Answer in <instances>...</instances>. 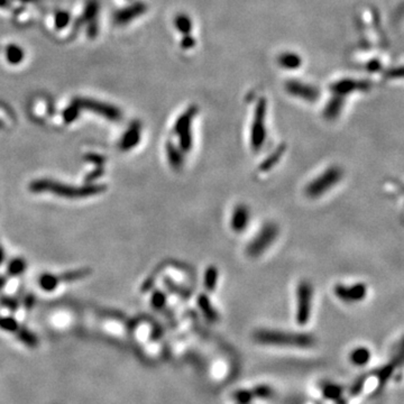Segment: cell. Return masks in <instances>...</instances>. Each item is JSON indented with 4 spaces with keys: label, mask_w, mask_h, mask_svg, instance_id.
I'll use <instances>...</instances> for the list:
<instances>
[{
    "label": "cell",
    "mask_w": 404,
    "mask_h": 404,
    "mask_svg": "<svg viewBox=\"0 0 404 404\" xmlns=\"http://www.w3.org/2000/svg\"><path fill=\"white\" fill-rule=\"evenodd\" d=\"M285 150H286L285 145L278 146L271 155H268L266 159L262 162V164H260L258 168L259 172H267V171L273 169L274 166H275L282 159V156H283V154H284Z\"/></svg>",
    "instance_id": "14"
},
{
    "label": "cell",
    "mask_w": 404,
    "mask_h": 404,
    "mask_svg": "<svg viewBox=\"0 0 404 404\" xmlns=\"http://www.w3.org/2000/svg\"><path fill=\"white\" fill-rule=\"evenodd\" d=\"M199 109L196 106L189 107L183 114L179 117L174 124V133L179 137V146L182 152L191 151L193 146L192 121L195 119Z\"/></svg>",
    "instance_id": "5"
},
{
    "label": "cell",
    "mask_w": 404,
    "mask_h": 404,
    "mask_svg": "<svg viewBox=\"0 0 404 404\" xmlns=\"http://www.w3.org/2000/svg\"><path fill=\"white\" fill-rule=\"evenodd\" d=\"M250 221V211L245 204L237 205L232 211L230 218V228L235 232L245 231Z\"/></svg>",
    "instance_id": "10"
},
{
    "label": "cell",
    "mask_w": 404,
    "mask_h": 404,
    "mask_svg": "<svg viewBox=\"0 0 404 404\" xmlns=\"http://www.w3.org/2000/svg\"><path fill=\"white\" fill-rule=\"evenodd\" d=\"M219 278V272L218 268L215 266H209L204 271L203 276V285L204 289L208 292H213L217 287Z\"/></svg>",
    "instance_id": "16"
},
{
    "label": "cell",
    "mask_w": 404,
    "mask_h": 404,
    "mask_svg": "<svg viewBox=\"0 0 404 404\" xmlns=\"http://www.w3.org/2000/svg\"><path fill=\"white\" fill-rule=\"evenodd\" d=\"M371 358V352L370 349L365 347H358L354 349L352 354H350V361H352L355 365L363 366L370 362Z\"/></svg>",
    "instance_id": "18"
},
{
    "label": "cell",
    "mask_w": 404,
    "mask_h": 404,
    "mask_svg": "<svg viewBox=\"0 0 404 404\" xmlns=\"http://www.w3.org/2000/svg\"><path fill=\"white\" fill-rule=\"evenodd\" d=\"M382 69H383V64H382V61L380 58H373L370 62H367L366 64V70L372 72V73L380 72Z\"/></svg>",
    "instance_id": "22"
},
{
    "label": "cell",
    "mask_w": 404,
    "mask_h": 404,
    "mask_svg": "<svg viewBox=\"0 0 404 404\" xmlns=\"http://www.w3.org/2000/svg\"><path fill=\"white\" fill-rule=\"evenodd\" d=\"M280 232V229L274 222H267L262 227V229L257 232L253 239L249 241V244L246 247V253L249 257H258L263 255L269 247L273 245V242L276 240Z\"/></svg>",
    "instance_id": "4"
},
{
    "label": "cell",
    "mask_w": 404,
    "mask_h": 404,
    "mask_svg": "<svg viewBox=\"0 0 404 404\" xmlns=\"http://www.w3.org/2000/svg\"><path fill=\"white\" fill-rule=\"evenodd\" d=\"M198 305H199V309L201 310L202 314H203L206 320L210 322H215L218 320L219 319L218 311L214 309L213 304L211 303L208 295L200 294L198 296Z\"/></svg>",
    "instance_id": "13"
},
{
    "label": "cell",
    "mask_w": 404,
    "mask_h": 404,
    "mask_svg": "<svg viewBox=\"0 0 404 404\" xmlns=\"http://www.w3.org/2000/svg\"><path fill=\"white\" fill-rule=\"evenodd\" d=\"M180 44H181V47L183 49H187L188 51V49H191L196 46L197 40L191 34H188V35H183V37L181 38V42H180Z\"/></svg>",
    "instance_id": "21"
},
{
    "label": "cell",
    "mask_w": 404,
    "mask_h": 404,
    "mask_svg": "<svg viewBox=\"0 0 404 404\" xmlns=\"http://www.w3.org/2000/svg\"><path fill=\"white\" fill-rule=\"evenodd\" d=\"M371 88V83L367 80H356V79H341L331 83L329 91L336 96L346 98L354 92L367 91Z\"/></svg>",
    "instance_id": "8"
},
{
    "label": "cell",
    "mask_w": 404,
    "mask_h": 404,
    "mask_svg": "<svg viewBox=\"0 0 404 404\" xmlns=\"http://www.w3.org/2000/svg\"><path fill=\"white\" fill-rule=\"evenodd\" d=\"M254 339L260 345L275 347L309 348L314 344V338L311 335L275 329H259L255 331Z\"/></svg>",
    "instance_id": "1"
},
{
    "label": "cell",
    "mask_w": 404,
    "mask_h": 404,
    "mask_svg": "<svg viewBox=\"0 0 404 404\" xmlns=\"http://www.w3.org/2000/svg\"><path fill=\"white\" fill-rule=\"evenodd\" d=\"M174 26L179 33H181L182 35L191 34V31L193 29L191 18L186 15V13H179V15L175 16Z\"/></svg>",
    "instance_id": "17"
},
{
    "label": "cell",
    "mask_w": 404,
    "mask_h": 404,
    "mask_svg": "<svg viewBox=\"0 0 404 404\" xmlns=\"http://www.w3.org/2000/svg\"><path fill=\"white\" fill-rule=\"evenodd\" d=\"M266 111L267 102L265 98H259L255 107L254 119L250 128V146L254 151L262 150L266 142Z\"/></svg>",
    "instance_id": "3"
},
{
    "label": "cell",
    "mask_w": 404,
    "mask_h": 404,
    "mask_svg": "<svg viewBox=\"0 0 404 404\" xmlns=\"http://www.w3.org/2000/svg\"><path fill=\"white\" fill-rule=\"evenodd\" d=\"M345 106V98L332 94V97L323 108L322 116L327 120H336L340 116Z\"/></svg>",
    "instance_id": "11"
},
{
    "label": "cell",
    "mask_w": 404,
    "mask_h": 404,
    "mask_svg": "<svg viewBox=\"0 0 404 404\" xmlns=\"http://www.w3.org/2000/svg\"><path fill=\"white\" fill-rule=\"evenodd\" d=\"M343 175L344 172L340 168L331 166V168L327 169L325 172L308 184L307 188H305V195L312 198V199H317V198L325 195V193L337 186L343 179Z\"/></svg>",
    "instance_id": "2"
},
{
    "label": "cell",
    "mask_w": 404,
    "mask_h": 404,
    "mask_svg": "<svg viewBox=\"0 0 404 404\" xmlns=\"http://www.w3.org/2000/svg\"><path fill=\"white\" fill-rule=\"evenodd\" d=\"M166 152H168V159L170 164L175 169L181 168L183 165V154L180 147H177L172 142H169L166 145Z\"/></svg>",
    "instance_id": "15"
},
{
    "label": "cell",
    "mask_w": 404,
    "mask_h": 404,
    "mask_svg": "<svg viewBox=\"0 0 404 404\" xmlns=\"http://www.w3.org/2000/svg\"><path fill=\"white\" fill-rule=\"evenodd\" d=\"M284 90L290 96L307 102H316L320 97L318 88L312 84L301 82L300 80H287L284 83Z\"/></svg>",
    "instance_id": "7"
},
{
    "label": "cell",
    "mask_w": 404,
    "mask_h": 404,
    "mask_svg": "<svg viewBox=\"0 0 404 404\" xmlns=\"http://www.w3.org/2000/svg\"><path fill=\"white\" fill-rule=\"evenodd\" d=\"M335 294L339 300L347 303L361 302L367 295V286L364 283H355L353 285L337 284L335 286Z\"/></svg>",
    "instance_id": "9"
},
{
    "label": "cell",
    "mask_w": 404,
    "mask_h": 404,
    "mask_svg": "<svg viewBox=\"0 0 404 404\" xmlns=\"http://www.w3.org/2000/svg\"><path fill=\"white\" fill-rule=\"evenodd\" d=\"M144 10H145V6H144L143 3H136V4H134L133 7L128 8L125 12L121 13L119 19L121 21H128V20L132 19L133 17H136L138 15H141V13Z\"/></svg>",
    "instance_id": "19"
},
{
    "label": "cell",
    "mask_w": 404,
    "mask_h": 404,
    "mask_svg": "<svg viewBox=\"0 0 404 404\" xmlns=\"http://www.w3.org/2000/svg\"><path fill=\"white\" fill-rule=\"evenodd\" d=\"M7 57L8 61H10L16 64L17 62H19L22 58V52L20 51L19 47L10 46L7 49Z\"/></svg>",
    "instance_id": "20"
},
{
    "label": "cell",
    "mask_w": 404,
    "mask_h": 404,
    "mask_svg": "<svg viewBox=\"0 0 404 404\" xmlns=\"http://www.w3.org/2000/svg\"><path fill=\"white\" fill-rule=\"evenodd\" d=\"M277 64L284 70H298L302 65V58L293 52H283L277 57Z\"/></svg>",
    "instance_id": "12"
},
{
    "label": "cell",
    "mask_w": 404,
    "mask_h": 404,
    "mask_svg": "<svg viewBox=\"0 0 404 404\" xmlns=\"http://www.w3.org/2000/svg\"><path fill=\"white\" fill-rule=\"evenodd\" d=\"M313 286L309 281H301L296 290L295 319L300 326H305L310 320L312 310Z\"/></svg>",
    "instance_id": "6"
}]
</instances>
